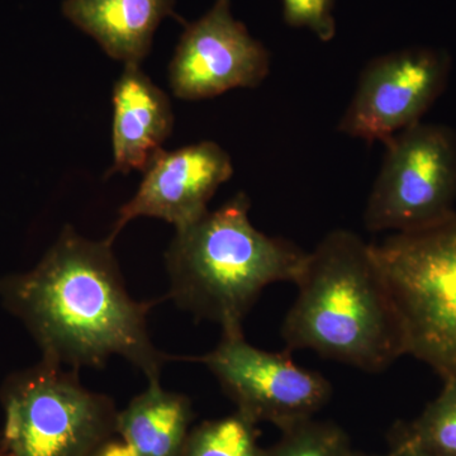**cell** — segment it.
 <instances>
[{"instance_id": "1", "label": "cell", "mask_w": 456, "mask_h": 456, "mask_svg": "<svg viewBox=\"0 0 456 456\" xmlns=\"http://www.w3.org/2000/svg\"><path fill=\"white\" fill-rule=\"evenodd\" d=\"M0 297L46 362L77 370L122 356L149 383L160 382L167 358L147 332L152 303L128 294L107 239L92 241L66 227L35 268L0 281Z\"/></svg>"}, {"instance_id": "2", "label": "cell", "mask_w": 456, "mask_h": 456, "mask_svg": "<svg viewBox=\"0 0 456 456\" xmlns=\"http://www.w3.org/2000/svg\"><path fill=\"white\" fill-rule=\"evenodd\" d=\"M281 336L288 350L377 373L406 355L403 330L373 244L347 230L327 233L296 283Z\"/></svg>"}, {"instance_id": "3", "label": "cell", "mask_w": 456, "mask_h": 456, "mask_svg": "<svg viewBox=\"0 0 456 456\" xmlns=\"http://www.w3.org/2000/svg\"><path fill=\"white\" fill-rule=\"evenodd\" d=\"M250 200L240 191L216 211L176 231L167 253L170 298L198 318L241 334L260 294L281 281L296 283L307 253L251 224Z\"/></svg>"}, {"instance_id": "4", "label": "cell", "mask_w": 456, "mask_h": 456, "mask_svg": "<svg viewBox=\"0 0 456 456\" xmlns=\"http://www.w3.org/2000/svg\"><path fill=\"white\" fill-rule=\"evenodd\" d=\"M403 330L406 355L456 378V212L373 244Z\"/></svg>"}, {"instance_id": "5", "label": "cell", "mask_w": 456, "mask_h": 456, "mask_svg": "<svg viewBox=\"0 0 456 456\" xmlns=\"http://www.w3.org/2000/svg\"><path fill=\"white\" fill-rule=\"evenodd\" d=\"M9 456H94L117 431L112 399L84 388L77 370L42 359L3 384Z\"/></svg>"}, {"instance_id": "6", "label": "cell", "mask_w": 456, "mask_h": 456, "mask_svg": "<svg viewBox=\"0 0 456 456\" xmlns=\"http://www.w3.org/2000/svg\"><path fill=\"white\" fill-rule=\"evenodd\" d=\"M364 212L371 232L421 230L454 215L456 134L419 122L388 142Z\"/></svg>"}, {"instance_id": "7", "label": "cell", "mask_w": 456, "mask_h": 456, "mask_svg": "<svg viewBox=\"0 0 456 456\" xmlns=\"http://www.w3.org/2000/svg\"><path fill=\"white\" fill-rule=\"evenodd\" d=\"M187 360L211 370L237 412L283 431L311 419L331 395V384L322 374L299 367L287 353L257 349L244 332L222 335L211 353Z\"/></svg>"}, {"instance_id": "8", "label": "cell", "mask_w": 456, "mask_h": 456, "mask_svg": "<svg viewBox=\"0 0 456 456\" xmlns=\"http://www.w3.org/2000/svg\"><path fill=\"white\" fill-rule=\"evenodd\" d=\"M446 51L412 47L371 60L338 123V131L365 142L387 143L421 122L448 84Z\"/></svg>"}, {"instance_id": "9", "label": "cell", "mask_w": 456, "mask_h": 456, "mask_svg": "<svg viewBox=\"0 0 456 456\" xmlns=\"http://www.w3.org/2000/svg\"><path fill=\"white\" fill-rule=\"evenodd\" d=\"M270 73L269 51L231 12V0H216L191 25H185L169 66L176 98L200 101L228 90L256 88Z\"/></svg>"}, {"instance_id": "10", "label": "cell", "mask_w": 456, "mask_h": 456, "mask_svg": "<svg viewBox=\"0 0 456 456\" xmlns=\"http://www.w3.org/2000/svg\"><path fill=\"white\" fill-rule=\"evenodd\" d=\"M232 174L231 156L213 141L161 150L143 171L137 193L119 209L108 241L113 244L123 227L139 217L160 218L176 231L191 226L209 212V200Z\"/></svg>"}, {"instance_id": "11", "label": "cell", "mask_w": 456, "mask_h": 456, "mask_svg": "<svg viewBox=\"0 0 456 456\" xmlns=\"http://www.w3.org/2000/svg\"><path fill=\"white\" fill-rule=\"evenodd\" d=\"M170 99L140 66H125L113 88L114 173L145 171L173 132Z\"/></svg>"}, {"instance_id": "12", "label": "cell", "mask_w": 456, "mask_h": 456, "mask_svg": "<svg viewBox=\"0 0 456 456\" xmlns=\"http://www.w3.org/2000/svg\"><path fill=\"white\" fill-rule=\"evenodd\" d=\"M174 7L175 0H65L62 14L108 56L125 66H140L159 25L165 18H178Z\"/></svg>"}, {"instance_id": "13", "label": "cell", "mask_w": 456, "mask_h": 456, "mask_svg": "<svg viewBox=\"0 0 456 456\" xmlns=\"http://www.w3.org/2000/svg\"><path fill=\"white\" fill-rule=\"evenodd\" d=\"M191 419L185 395L151 382L117 415V432L134 456H182Z\"/></svg>"}, {"instance_id": "14", "label": "cell", "mask_w": 456, "mask_h": 456, "mask_svg": "<svg viewBox=\"0 0 456 456\" xmlns=\"http://www.w3.org/2000/svg\"><path fill=\"white\" fill-rule=\"evenodd\" d=\"M255 425L240 412L203 422L189 432L182 456H264Z\"/></svg>"}, {"instance_id": "15", "label": "cell", "mask_w": 456, "mask_h": 456, "mask_svg": "<svg viewBox=\"0 0 456 456\" xmlns=\"http://www.w3.org/2000/svg\"><path fill=\"white\" fill-rule=\"evenodd\" d=\"M444 382L439 397L404 428L397 443L416 446L435 456H456V378Z\"/></svg>"}, {"instance_id": "16", "label": "cell", "mask_w": 456, "mask_h": 456, "mask_svg": "<svg viewBox=\"0 0 456 456\" xmlns=\"http://www.w3.org/2000/svg\"><path fill=\"white\" fill-rule=\"evenodd\" d=\"M351 448L340 428L314 419L284 431L283 437L264 456H342Z\"/></svg>"}, {"instance_id": "17", "label": "cell", "mask_w": 456, "mask_h": 456, "mask_svg": "<svg viewBox=\"0 0 456 456\" xmlns=\"http://www.w3.org/2000/svg\"><path fill=\"white\" fill-rule=\"evenodd\" d=\"M335 0H283L284 22L294 28H308L329 42L335 37Z\"/></svg>"}, {"instance_id": "18", "label": "cell", "mask_w": 456, "mask_h": 456, "mask_svg": "<svg viewBox=\"0 0 456 456\" xmlns=\"http://www.w3.org/2000/svg\"><path fill=\"white\" fill-rule=\"evenodd\" d=\"M388 456H435L430 452L416 448V446L408 445V444L397 443L395 441L392 452Z\"/></svg>"}, {"instance_id": "19", "label": "cell", "mask_w": 456, "mask_h": 456, "mask_svg": "<svg viewBox=\"0 0 456 456\" xmlns=\"http://www.w3.org/2000/svg\"><path fill=\"white\" fill-rule=\"evenodd\" d=\"M94 456H134L123 443H108Z\"/></svg>"}, {"instance_id": "20", "label": "cell", "mask_w": 456, "mask_h": 456, "mask_svg": "<svg viewBox=\"0 0 456 456\" xmlns=\"http://www.w3.org/2000/svg\"><path fill=\"white\" fill-rule=\"evenodd\" d=\"M342 456H371L368 454H364V452H355V450H353L349 448L346 452H345Z\"/></svg>"}, {"instance_id": "21", "label": "cell", "mask_w": 456, "mask_h": 456, "mask_svg": "<svg viewBox=\"0 0 456 456\" xmlns=\"http://www.w3.org/2000/svg\"><path fill=\"white\" fill-rule=\"evenodd\" d=\"M0 456H9L7 452L3 450L2 445H0Z\"/></svg>"}]
</instances>
